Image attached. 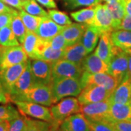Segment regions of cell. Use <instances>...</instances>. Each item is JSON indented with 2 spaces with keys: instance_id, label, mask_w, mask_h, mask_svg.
Segmentation results:
<instances>
[{
  "instance_id": "6da1fadb",
  "label": "cell",
  "mask_w": 131,
  "mask_h": 131,
  "mask_svg": "<svg viewBox=\"0 0 131 131\" xmlns=\"http://www.w3.org/2000/svg\"><path fill=\"white\" fill-rule=\"evenodd\" d=\"M50 85L55 103L66 97L78 96L83 89L80 78H54Z\"/></svg>"
},
{
  "instance_id": "7a4b0ae2",
  "label": "cell",
  "mask_w": 131,
  "mask_h": 131,
  "mask_svg": "<svg viewBox=\"0 0 131 131\" xmlns=\"http://www.w3.org/2000/svg\"><path fill=\"white\" fill-rule=\"evenodd\" d=\"M15 101H28L46 106H51L55 103L50 84H34L25 93Z\"/></svg>"
},
{
  "instance_id": "3957f363",
  "label": "cell",
  "mask_w": 131,
  "mask_h": 131,
  "mask_svg": "<svg viewBox=\"0 0 131 131\" xmlns=\"http://www.w3.org/2000/svg\"><path fill=\"white\" fill-rule=\"evenodd\" d=\"M50 111L53 118V123L60 126L61 122L66 118L81 112V105L77 98H63L56 105H52Z\"/></svg>"
},
{
  "instance_id": "277c9868",
  "label": "cell",
  "mask_w": 131,
  "mask_h": 131,
  "mask_svg": "<svg viewBox=\"0 0 131 131\" xmlns=\"http://www.w3.org/2000/svg\"><path fill=\"white\" fill-rule=\"evenodd\" d=\"M22 114L45 122L53 123L50 108L41 104L28 101H13Z\"/></svg>"
},
{
  "instance_id": "5b68a950",
  "label": "cell",
  "mask_w": 131,
  "mask_h": 131,
  "mask_svg": "<svg viewBox=\"0 0 131 131\" xmlns=\"http://www.w3.org/2000/svg\"><path fill=\"white\" fill-rule=\"evenodd\" d=\"M128 67L127 52L117 47L108 63V73L117 79L119 84L125 80Z\"/></svg>"
},
{
  "instance_id": "8992f818",
  "label": "cell",
  "mask_w": 131,
  "mask_h": 131,
  "mask_svg": "<svg viewBox=\"0 0 131 131\" xmlns=\"http://www.w3.org/2000/svg\"><path fill=\"white\" fill-rule=\"evenodd\" d=\"M80 80L83 88L87 85L95 84L105 88L112 93L119 84V81L108 73L88 74L83 72Z\"/></svg>"
},
{
  "instance_id": "52a82bcc",
  "label": "cell",
  "mask_w": 131,
  "mask_h": 131,
  "mask_svg": "<svg viewBox=\"0 0 131 131\" xmlns=\"http://www.w3.org/2000/svg\"><path fill=\"white\" fill-rule=\"evenodd\" d=\"M54 63L42 59H32L31 67L34 84H50L52 81V66Z\"/></svg>"
},
{
  "instance_id": "ba28073f",
  "label": "cell",
  "mask_w": 131,
  "mask_h": 131,
  "mask_svg": "<svg viewBox=\"0 0 131 131\" xmlns=\"http://www.w3.org/2000/svg\"><path fill=\"white\" fill-rule=\"evenodd\" d=\"M112 93L106 89L105 88L90 84L84 87L78 95V101L81 106L97 103L103 101H106L109 98Z\"/></svg>"
},
{
  "instance_id": "9c48e42d",
  "label": "cell",
  "mask_w": 131,
  "mask_h": 131,
  "mask_svg": "<svg viewBox=\"0 0 131 131\" xmlns=\"http://www.w3.org/2000/svg\"><path fill=\"white\" fill-rule=\"evenodd\" d=\"M111 102L108 99L101 102L89 103L81 106V113H82L88 120L108 121V114Z\"/></svg>"
},
{
  "instance_id": "30bf717a",
  "label": "cell",
  "mask_w": 131,
  "mask_h": 131,
  "mask_svg": "<svg viewBox=\"0 0 131 131\" xmlns=\"http://www.w3.org/2000/svg\"><path fill=\"white\" fill-rule=\"evenodd\" d=\"M83 70L81 65L64 59L56 61L52 66V79L58 77L81 78Z\"/></svg>"
},
{
  "instance_id": "8fae6325",
  "label": "cell",
  "mask_w": 131,
  "mask_h": 131,
  "mask_svg": "<svg viewBox=\"0 0 131 131\" xmlns=\"http://www.w3.org/2000/svg\"><path fill=\"white\" fill-rule=\"evenodd\" d=\"M34 84V80L33 77L31 67V61L28 60L26 67L20 75V77L15 83L13 88L10 91V98L11 101H13L21 96L28 90Z\"/></svg>"
},
{
  "instance_id": "7c38bea8",
  "label": "cell",
  "mask_w": 131,
  "mask_h": 131,
  "mask_svg": "<svg viewBox=\"0 0 131 131\" xmlns=\"http://www.w3.org/2000/svg\"><path fill=\"white\" fill-rule=\"evenodd\" d=\"M28 57L22 45L5 47L0 64V70L26 62L28 61Z\"/></svg>"
},
{
  "instance_id": "4fadbf2b",
  "label": "cell",
  "mask_w": 131,
  "mask_h": 131,
  "mask_svg": "<svg viewBox=\"0 0 131 131\" xmlns=\"http://www.w3.org/2000/svg\"><path fill=\"white\" fill-rule=\"evenodd\" d=\"M27 63L28 61L0 70V82L5 91L9 95L15 83L25 70Z\"/></svg>"
},
{
  "instance_id": "5bb4252c",
  "label": "cell",
  "mask_w": 131,
  "mask_h": 131,
  "mask_svg": "<svg viewBox=\"0 0 131 131\" xmlns=\"http://www.w3.org/2000/svg\"><path fill=\"white\" fill-rule=\"evenodd\" d=\"M95 15L93 26L99 28L101 32H112L113 20L109 13L106 4H98L95 6Z\"/></svg>"
},
{
  "instance_id": "9a60e30c",
  "label": "cell",
  "mask_w": 131,
  "mask_h": 131,
  "mask_svg": "<svg viewBox=\"0 0 131 131\" xmlns=\"http://www.w3.org/2000/svg\"><path fill=\"white\" fill-rule=\"evenodd\" d=\"M111 33L112 32L101 33L98 46L95 50V53L107 64L112 58L117 48L113 44L111 38Z\"/></svg>"
},
{
  "instance_id": "2e32d148",
  "label": "cell",
  "mask_w": 131,
  "mask_h": 131,
  "mask_svg": "<svg viewBox=\"0 0 131 131\" xmlns=\"http://www.w3.org/2000/svg\"><path fill=\"white\" fill-rule=\"evenodd\" d=\"M61 131H91L89 122L82 113L72 114L61 122Z\"/></svg>"
},
{
  "instance_id": "e0dca14e",
  "label": "cell",
  "mask_w": 131,
  "mask_h": 131,
  "mask_svg": "<svg viewBox=\"0 0 131 131\" xmlns=\"http://www.w3.org/2000/svg\"><path fill=\"white\" fill-rule=\"evenodd\" d=\"M65 26H60L54 22L48 15L42 17L36 34L38 37L45 40H50L57 34L62 32Z\"/></svg>"
},
{
  "instance_id": "ac0fdd59",
  "label": "cell",
  "mask_w": 131,
  "mask_h": 131,
  "mask_svg": "<svg viewBox=\"0 0 131 131\" xmlns=\"http://www.w3.org/2000/svg\"><path fill=\"white\" fill-rule=\"evenodd\" d=\"M81 66L83 72L88 74L108 73V64L101 59L95 52L85 57Z\"/></svg>"
},
{
  "instance_id": "d6986e66",
  "label": "cell",
  "mask_w": 131,
  "mask_h": 131,
  "mask_svg": "<svg viewBox=\"0 0 131 131\" xmlns=\"http://www.w3.org/2000/svg\"><path fill=\"white\" fill-rule=\"evenodd\" d=\"M108 120L110 122L131 121V103H111Z\"/></svg>"
},
{
  "instance_id": "ffe728a7",
  "label": "cell",
  "mask_w": 131,
  "mask_h": 131,
  "mask_svg": "<svg viewBox=\"0 0 131 131\" xmlns=\"http://www.w3.org/2000/svg\"><path fill=\"white\" fill-rule=\"evenodd\" d=\"M108 100L111 103H131V80H123L113 91Z\"/></svg>"
},
{
  "instance_id": "44dd1931",
  "label": "cell",
  "mask_w": 131,
  "mask_h": 131,
  "mask_svg": "<svg viewBox=\"0 0 131 131\" xmlns=\"http://www.w3.org/2000/svg\"><path fill=\"white\" fill-rule=\"evenodd\" d=\"M88 25L84 24H72L65 26L61 34L66 39L68 46H71L78 42L84 35Z\"/></svg>"
},
{
  "instance_id": "7402d4cb",
  "label": "cell",
  "mask_w": 131,
  "mask_h": 131,
  "mask_svg": "<svg viewBox=\"0 0 131 131\" xmlns=\"http://www.w3.org/2000/svg\"><path fill=\"white\" fill-rule=\"evenodd\" d=\"M89 53L86 50L82 42H80L65 49L63 59L81 65L82 61Z\"/></svg>"
},
{
  "instance_id": "603a6c76",
  "label": "cell",
  "mask_w": 131,
  "mask_h": 131,
  "mask_svg": "<svg viewBox=\"0 0 131 131\" xmlns=\"http://www.w3.org/2000/svg\"><path fill=\"white\" fill-rule=\"evenodd\" d=\"M101 31L95 26H88L81 39V42L88 53L93 51L100 39Z\"/></svg>"
},
{
  "instance_id": "cb8c5ba5",
  "label": "cell",
  "mask_w": 131,
  "mask_h": 131,
  "mask_svg": "<svg viewBox=\"0 0 131 131\" xmlns=\"http://www.w3.org/2000/svg\"><path fill=\"white\" fill-rule=\"evenodd\" d=\"M106 6L112 16L113 20V28L114 31H115L126 15L125 0L106 3Z\"/></svg>"
},
{
  "instance_id": "d4e9b609",
  "label": "cell",
  "mask_w": 131,
  "mask_h": 131,
  "mask_svg": "<svg viewBox=\"0 0 131 131\" xmlns=\"http://www.w3.org/2000/svg\"><path fill=\"white\" fill-rule=\"evenodd\" d=\"M113 44L123 50H131V31L116 30L111 33Z\"/></svg>"
},
{
  "instance_id": "484cf974",
  "label": "cell",
  "mask_w": 131,
  "mask_h": 131,
  "mask_svg": "<svg viewBox=\"0 0 131 131\" xmlns=\"http://www.w3.org/2000/svg\"><path fill=\"white\" fill-rule=\"evenodd\" d=\"M95 15V7H88L87 8L71 13V17L78 23L87 24L88 26H93Z\"/></svg>"
},
{
  "instance_id": "4316f807",
  "label": "cell",
  "mask_w": 131,
  "mask_h": 131,
  "mask_svg": "<svg viewBox=\"0 0 131 131\" xmlns=\"http://www.w3.org/2000/svg\"><path fill=\"white\" fill-rule=\"evenodd\" d=\"M39 37L35 32L27 31L22 44L27 56L31 59H37V48Z\"/></svg>"
},
{
  "instance_id": "83f0119b",
  "label": "cell",
  "mask_w": 131,
  "mask_h": 131,
  "mask_svg": "<svg viewBox=\"0 0 131 131\" xmlns=\"http://www.w3.org/2000/svg\"><path fill=\"white\" fill-rule=\"evenodd\" d=\"M55 127L60 126L39 119H33L26 116V125L23 131H52Z\"/></svg>"
},
{
  "instance_id": "f1b7e54d",
  "label": "cell",
  "mask_w": 131,
  "mask_h": 131,
  "mask_svg": "<svg viewBox=\"0 0 131 131\" xmlns=\"http://www.w3.org/2000/svg\"><path fill=\"white\" fill-rule=\"evenodd\" d=\"M19 45L18 40L10 26L0 28V45L3 47H12Z\"/></svg>"
},
{
  "instance_id": "f546056e",
  "label": "cell",
  "mask_w": 131,
  "mask_h": 131,
  "mask_svg": "<svg viewBox=\"0 0 131 131\" xmlns=\"http://www.w3.org/2000/svg\"><path fill=\"white\" fill-rule=\"evenodd\" d=\"M18 13L20 18L24 22L26 28L28 31L36 32V31L37 30L39 27V25L42 20V17L35 16V15L29 14L24 9L19 10Z\"/></svg>"
},
{
  "instance_id": "4dcf8cb0",
  "label": "cell",
  "mask_w": 131,
  "mask_h": 131,
  "mask_svg": "<svg viewBox=\"0 0 131 131\" xmlns=\"http://www.w3.org/2000/svg\"><path fill=\"white\" fill-rule=\"evenodd\" d=\"M10 27L12 28L16 38L18 39L19 43L22 45L28 30L26 29L23 20L20 18L19 13L14 15L12 23L10 24Z\"/></svg>"
},
{
  "instance_id": "1f68e13d",
  "label": "cell",
  "mask_w": 131,
  "mask_h": 131,
  "mask_svg": "<svg viewBox=\"0 0 131 131\" xmlns=\"http://www.w3.org/2000/svg\"><path fill=\"white\" fill-rule=\"evenodd\" d=\"M22 6L23 9L29 14L39 17H45L48 15V13L38 4L36 0L24 1L22 2Z\"/></svg>"
},
{
  "instance_id": "d6a6232c",
  "label": "cell",
  "mask_w": 131,
  "mask_h": 131,
  "mask_svg": "<svg viewBox=\"0 0 131 131\" xmlns=\"http://www.w3.org/2000/svg\"><path fill=\"white\" fill-rule=\"evenodd\" d=\"M20 115V112L9 103L0 106V122L4 120L12 121Z\"/></svg>"
},
{
  "instance_id": "836d02e7",
  "label": "cell",
  "mask_w": 131,
  "mask_h": 131,
  "mask_svg": "<svg viewBox=\"0 0 131 131\" xmlns=\"http://www.w3.org/2000/svg\"><path fill=\"white\" fill-rule=\"evenodd\" d=\"M48 16L56 22L57 24L66 26L72 24V21L69 18V16L64 12H61L59 10L54 9H50L48 10Z\"/></svg>"
},
{
  "instance_id": "e575fe53",
  "label": "cell",
  "mask_w": 131,
  "mask_h": 131,
  "mask_svg": "<svg viewBox=\"0 0 131 131\" xmlns=\"http://www.w3.org/2000/svg\"><path fill=\"white\" fill-rule=\"evenodd\" d=\"M101 2V0H64L66 8L74 9L80 7H95Z\"/></svg>"
},
{
  "instance_id": "d590c367",
  "label": "cell",
  "mask_w": 131,
  "mask_h": 131,
  "mask_svg": "<svg viewBox=\"0 0 131 131\" xmlns=\"http://www.w3.org/2000/svg\"><path fill=\"white\" fill-rule=\"evenodd\" d=\"M91 131H115L112 123L107 120H88Z\"/></svg>"
},
{
  "instance_id": "8d00e7d4",
  "label": "cell",
  "mask_w": 131,
  "mask_h": 131,
  "mask_svg": "<svg viewBox=\"0 0 131 131\" xmlns=\"http://www.w3.org/2000/svg\"><path fill=\"white\" fill-rule=\"evenodd\" d=\"M50 45L55 50H65L68 47V44L63 37V35L60 33L49 40Z\"/></svg>"
},
{
  "instance_id": "74e56055",
  "label": "cell",
  "mask_w": 131,
  "mask_h": 131,
  "mask_svg": "<svg viewBox=\"0 0 131 131\" xmlns=\"http://www.w3.org/2000/svg\"><path fill=\"white\" fill-rule=\"evenodd\" d=\"M26 125V115L22 114L9 122V131H23Z\"/></svg>"
},
{
  "instance_id": "f35d334b",
  "label": "cell",
  "mask_w": 131,
  "mask_h": 131,
  "mask_svg": "<svg viewBox=\"0 0 131 131\" xmlns=\"http://www.w3.org/2000/svg\"><path fill=\"white\" fill-rule=\"evenodd\" d=\"M18 14V11L14 13H0V28L10 26L14 15Z\"/></svg>"
},
{
  "instance_id": "ab89813d",
  "label": "cell",
  "mask_w": 131,
  "mask_h": 131,
  "mask_svg": "<svg viewBox=\"0 0 131 131\" xmlns=\"http://www.w3.org/2000/svg\"><path fill=\"white\" fill-rule=\"evenodd\" d=\"M115 131H131V121L111 122Z\"/></svg>"
},
{
  "instance_id": "60d3db41",
  "label": "cell",
  "mask_w": 131,
  "mask_h": 131,
  "mask_svg": "<svg viewBox=\"0 0 131 131\" xmlns=\"http://www.w3.org/2000/svg\"><path fill=\"white\" fill-rule=\"evenodd\" d=\"M116 30L131 31V15H125V16L124 17V18L122 19L121 23L118 26V27Z\"/></svg>"
},
{
  "instance_id": "b9f144b4",
  "label": "cell",
  "mask_w": 131,
  "mask_h": 131,
  "mask_svg": "<svg viewBox=\"0 0 131 131\" xmlns=\"http://www.w3.org/2000/svg\"><path fill=\"white\" fill-rule=\"evenodd\" d=\"M9 101H11V98L9 95L4 89L2 84L0 82V103L2 104H7Z\"/></svg>"
},
{
  "instance_id": "7bdbcfd3",
  "label": "cell",
  "mask_w": 131,
  "mask_h": 131,
  "mask_svg": "<svg viewBox=\"0 0 131 131\" xmlns=\"http://www.w3.org/2000/svg\"><path fill=\"white\" fill-rule=\"evenodd\" d=\"M5 4L9 5V7H12L15 9L21 10L23 9V6H22V1L21 0H2Z\"/></svg>"
},
{
  "instance_id": "ee69618b",
  "label": "cell",
  "mask_w": 131,
  "mask_h": 131,
  "mask_svg": "<svg viewBox=\"0 0 131 131\" xmlns=\"http://www.w3.org/2000/svg\"><path fill=\"white\" fill-rule=\"evenodd\" d=\"M40 5L48 9H56L57 7L56 3L54 0H36Z\"/></svg>"
},
{
  "instance_id": "f6af8a7d",
  "label": "cell",
  "mask_w": 131,
  "mask_h": 131,
  "mask_svg": "<svg viewBox=\"0 0 131 131\" xmlns=\"http://www.w3.org/2000/svg\"><path fill=\"white\" fill-rule=\"evenodd\" d=\"M16 12H18L16 9L10 7H9V5L5 4L2 0H0V13H14Z\"/></svg>"
},
{
  "instance_id": "bcb514c9",
  "label": "cell",
  "mask_w": 131,
  "mask_h": 131,
  "mask_svg": "<svg viewBox=\"0 0 131 131\" xmlns=\"http://www.w3.org/2000/svg\"><path fill=\"white\" fill-rule=\"evenodd\" d=\"M125 51L127 52V56H128V67H127L126 77L125 79L131 80V50H128Z\"/></svg>"
},
{
  "instance_id": "7dc6e473",
  "label": "cell",
  "mask_w": 131,
  "mask_h": 131,
  "mask_svg": "<svg viewBox=\"0 0 131 131\" xmlns=\"http://www.w3.org/2000/svg\"><path fill=\"white\" fill-rule=\"evenodd\" d=\"M9 121L4 120L0 122V131H9Z\"/></svg>"
},
{
  "instance_id": "c3c4849f",
  "label": "cell",
  "mask_w": 131,
  "mask_h": 131,
  "mask_svg": "<svg viewBox=\"0 0 131 131\" xmlns=\"http://www.w3.org/2000/svg\"><path fill=\"white\" fill-rule=\"evenodd\" d=\"M125 7L126 15H131V0H125Z\"/></svg>"
},
{
  "instance_id": "681fc988",
  "label": "cell",
  "mask_w": 131,
  "mask_h": 131,
  "mask_svg": "<svg viewBox=\"0 0 131 131\" xmlns=\"http://www.w3.org/2000/svg\"><path fill=\"white\" fill-rule=\"evenodd\" d=\"M5 47H3L2 45H0V64H1V61H2V56L5 51Z\"/></svg>"
},
{
  "instance_id": "f907efd6",
  "label": "cell",
  "mask_w": 131,
  "mask_h": 131,
  "mask_svg": "<svg viewBox=\"0 0 131 131\" xmlns=\"http://www.w3.org/2000/svg\"><path fill=\"white\" fill-rule=\"evenodd\" d=\"M103 1L106 3H108V2H118V1H122V0H101V2Z\"/></svg>"
},
{
  "instance_id": "816d5d0a",
  "label": "cell",
  "mask_w": 131,
  "mask_h": 131,
  "mask_svg": "<svg viewBox=\"0 0 131 131\" xmlns=\"http://www.w3.org/2000/svg\"><path fill=\"white\" fill-rule=\"evenodd\" d=\"M52 131H61V130H60V127H55L52 129Z\"/></svg>"
},
{
  "instance_id": "f5cc1de1",
  "label": "cell",
  "mask_w": 131,
  "mask_h": 131,
  "mask_svg": "<svg viewBox=\"0 0 131 131\" xmlns=\"http://www.w3.org/2000/svg\"><path fill=\"white\" fill-rule=\"evenodd\" d=\"M22 2H24V1H26V0H21Z\"/></svg>"
}]
</instances>
